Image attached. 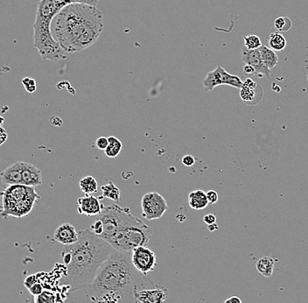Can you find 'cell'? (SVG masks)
I'll list each match as a JSON object with an SVG mask.
<instances>
[{
    "label": "cell",
    "mask_w": 308,
    "mask_h": 303,
    "mask_svg": "<svg viewBox=\"0 0 308 303\" xmlns=\"http://www.w3.org/2000/svg\"><path fill=\"white\" fill-rule=\"evenodd\" d=\"M154 285L148 275L134 268L131 252L114 250L84 291L92 302L138 303L136 292Z\"/></svg>",
    "instance_id": "cell-1"
},
{
    "label": "cell",
    "mask_w": 308,
    "mask_h": 303,
    "mask_svg": "<svg viewBox=\"0 0 308 303\" xmlns=\"http://www.w3.org/2000/svg\"><path fill=\"white\" fill-rule=\"evenodd\" d=\"M114 250L106 240L96 236L90 230H80L78 241L65 246L61 252L66 272L60 278V285L71 291L88 288Z\"/></svg>",
    "instance_id": "cell-2"
},
{
    "label": "cell",
    "mask_w": 308,
    "mask_h": 303,
    "mask_svg": "<svg viewBox=\"0 0 308 303\" xmlns=\"http://www.w3.org/2000/svg\"><path fill=\"white\" fill-rule=\"evenodd\" d=\"M103 31V14L96 6L70 4L53 18L51 32L66 53H78L93 46Z\"/></svg>",
    "instance_id": "cell-3"
},
{
    "label": "cell",
    "mask_w": 308,
    "mask_h": 303,
    "mask_svg": "<svg viewBox=\"0 0 308 303\" xmlns=\"http://www.w3.org/2000/svg\"><path fill=\"white\" fill-rule=\"evenodd\" d=\"M0 216L22 218L32 212L36 200L39 199L35 188L23 184L10 185L2 193Z\"/></svg>",
    "instance_id": "cell-4"
},
{
    "label": "cell",
    "mask_w": 308,
    "mask_h": 303,
    "mask_svg": "<svg viewBox=\"0 0 308 303\" xmlns=\"http://www.w3.org/2000/svg\"><path fill=\"white\" fill-rule=\"evenodd\" d=\"M53 20L36 14L33 23V46L43 60L59 62L67 59V54L51 32Z\"/></svg>",
    "instance_id": "cell-5"
},
{
    "label": "cell",
    "mask_w": 308,
    "mask_h": 303,
    "mask_svg": "<svg viewBox=\"0 0 308 303\" xmlns=\"http://www.w3.org/2000/svg\"><path fill=\"white\" fill-rule=\"evenodd\" d=\"M150 226L139 219L138 222L116 233L107 242L115 250L131 252L139 246H147L152 238Z\"/></svg>",
    "instance_id": "cell-6"
},
{
    "label": "cell",
    "mask_w": 308,
    "mask_h": 303,
    "mask_svg": "<svg viewBox=\"0 0 308 303\" xmlns=\"http://www.w3.org/2000/svg\"><path fill=\"white\" fill-rule=\"evenodd\" d=\"M98 219L103 222V232L100 238L106 241L116 233L139 220L138 218L131 214L129 208H122L117 204L103 207V212L100 214Z\"/></svg>",
    "instance_id": "cell-7"
},
{
    "label": "cell",
    "mask_w": 308,
    "mask_h": 303,
    "mask_svg": "<svg viewBox=\"0 0 308 303\" xmlns=\"http://www.w3.org/2000/svg\"><path fill=\"white\" fill-rule=\"evenodd\" d=\"M142 216L146 220H157L163 216L168 210L166 199L158 192H149L141 200Z\"/></svg>",
    "instance_id": "cell-8"
},
{
    "label": "cell",
    "mask_w": 308,
    "mask_h": 303,
    "mask_svg": "<svg viewBox=\"0 0 308 303\" xmlns=\"http://www.w3.org/2000/svg\"><path fill=\"white\" fill-rule=\"evenodd\" d=\"M241 78L228 73L223 67L217 66L216 70L209 72L202 81L205 92H212L214 88L220 85H229L234 88H241L243 86Z\"/></svg>",
    "instance_id": "cell-9"
},
{
    "label": "cell",
    "mask_w": 308,
    "mask_h": 303,
    "mask_svg": "<svg viewBox=\"0 0 308 303\" xmlns=\"http://www.w3.org/2000/svg\"><path fill=\"white\" fill-rule=\"evenodd\" d=\"M131 262L141 274L148 275L157 268L156 254L147 246H139L131 250Z\"/></svg>",
    "instance_id": "cell-10"
},
{
    "label": "cell",
    "mask_w": 308,
    "mask_h": 303,
    "mask_svg": "<svg viewBox=\"0 0 308 303\" xmlns=\"http://www.w3.org/2000/svg\"><path fill=\"white\" fill-rule=\"evenodd\" d=\"M242 60L251 65L256 70V76L271 79V70L266 67L261 57L259 50H249L245 46L242 48Z\"/></svg>",
    "instance_id": "cell-11"
},
{
    "label": "cell",
    "mask_w": 308,
    "mask_h": 303,
    "mask_svg": "<svg viewBox=\"0 0 308 303\" xmlns=\"http://www.w3.org/2000/svg\"><path fill=\"white\" fill-rule=\"evenodd\" d=\"M138 303H166L168 298V291L166 288L155 284L150 288L138 290L136 292Z\"/></svg>",
    "instance_id": "cell-12"
},
{
    "label": "cell",
    "mask_w": 308,
    "mask_h": 303,
    "mask_svg": "<svg viewBox=\"0 0 308 303\" xmlns=\"http://www.w3.org/2000/svg\"><path fill=\"white\" fill-rule=\"evenodd\" d=\"M264 90L262 86L248 78L243 82L240 88V98L242 100L250 106L258 104L262 100Z\"/></svg>",
    "instance_id": "cell-13"
},
{
    "label": "cell",
    "mask_w": 308,
    "mask_h": 303,
    "mask_svg": "<svg viewBox=\"0 0 308 303\" xmlns=\"http://www.w3.org/2000/svg\"><path fill=\"white\" fill-rule=\"evenodd\" d=\"M77 207L79 214L94 216L102 213L104 205L100 202L99 198H95L92 194H86L85 196L77 199Z\"/></svg>",
    "instance_id": "cell-14"
},
{
    "label": "cell",
    "mask_w": 308,
    "mask_h": 303,
    "mask_svg": "<svg viewBox=\"0 0 308 303\" xmlns=\"http://www.w3.org/2000/svg\"><path fill=\"white\" fill-rule=\"evenodd\" d=\"M53 240L64 246H71L79 240V232L73 224L65 222L57 227L53 233Z\"/></svg>",
    "instance_id": "cell-15"
},
{
    "label": "cell",
    "mask_w": 308,
    "mask_h": 303,
    "mask_svg": "<svg viewBox=\"0 0 308 303\" xmlns=\"http://www.w3.org/2000/svg\"><path fill=\"white\" fill-rule=\"evenodd\" d=\"M22 182L28 187L39 186L42 184V173L32 163L22 162Z\"/></svg>",
    "instance_id": "cell-16"
},
{
    "label": "cell",
    "mask_w": 308,
    "mask_h": 303,
    "mask_svg": "<svg viewBox=\"0 0 308 303\" xmlns=\"http://www.w3.org/2000/svg\"><path fill=\"white\" fill-rule=\"evenodd\" d=\"M1 180L5 185H18L22 182V162H15L0 173Z\"/></svg>",
    "instance_id": "cell-17"
},
{
    "label": "cell",
    "mask_w": 308,
    "mask_h": 303,
    "mask_svg": "<svg viewBox=\"0 0 308 303\" xmlns=\"http://www.w3.org/2000/svg\"><path fill=\"white\" fill-rule=\"evenodd\" d=\"M188 204L193 210H196L207 208V206L209 204L207 198V193L201 190L192 191L188 196Z\"/></svg>",
    "instance_id": "cell-18"
},
{
    "label": "cell",
    "mask_w": 308,
    "mask_h": 303,
    "mask_svg": "<svg viewBox=\"0 0 308 303\" xmlns=\"http://www.w3.org/2000/svg\"><path fill=\"white\" fill-rule=\"evenodd\" d=\"M274 266H275L274 260L269 256L261 258L256 264L257 271L266 278H270L273 276Z\"/></svg>",
    "instance_id": "cell-19"
},
{
    "label": "cell",
    "mask_w": 308,
    "mask_h": 303,
    "mask_svg": "<svg viewBox=\"0 0 308 303\" xmlns=\"http://www.w3.org/2000/svg\"><path fill=\"white\" fill-rule=\"evenodd\" d=\"M101 190L103 192V196H100L99 200L103 198H108L111 201L118 202L120 201L121 191L117 185L114 184L113 182H108L106 184L101 187Z\"/></svg>",
    "instance_id": "cell-20"
},
{
    "label": "cell",
    "mask_w": 308,
    "mask_h": 303,
    "mask_svg": "<svg viewBox=\"0 0 308 303\" xmlns=\"http://www.w3.org/2000/svg\"><path fill=\"white\" fill-rule=\"evenodd\" d=\"M259 52L261 54L263 62L266 65V67L269 70H272L273 68L277 66V64H279V57L277 56L276 52L271 50L268 46H264L259 48Z\"/></svg>",
    "instance_id": "cell-21"
},
{
    "label": "cell",
    "mask_w": 308,
    "mask_h": 303,
    "mask_svg": "<svg viewBox=\"0 0 308 303\" xmlns=\"http://www.w3.org/2000/svg\"><path fill=\"white\" fill-rule=\"evenodd\" d=\"M270 48L273 51H283L287 46V40L280 32H272L268 37Z\"/></svg>",
    "instance_id": "cell-22"
},
{
    "label": "cell",
    "mask_w": 308,
    "mask_h": 303,
    "mask_svg": "<svg viewBox=\"0 0 308 303\" xmlns=\"http://www.w3.org/2000/svg\"><path fill=\"white\" fill-rule=\"evenodd\" d=\"M108 140H109V144L106 149L104 150V152L107 157H109L110 159H114L117 156H119V154L122 151V148H123V144L117 138L114 137V136L108 138Z\"/></svg>",
    "instance_id": "cell-23"
},
{
    "label": "cell",
    "mask_w": 308,
    "mask_h": 303,
    "mask_svg": "<svg viewBox=\"0 0 308 303\" xmlns=\"http://www.w3.org/2000/svg\"><path fill=\"white\" fill-rule=\"evenodd\" d=\"M79 186L81 190L85 194H92L97 192L98 184L96 179L93 176L83 177L79 182Z\"/></svg>",
    "instance_id": "cell-24"
},
{
    "label": "cell",
    "mask_w": 308,
    "mask_h": 303,
    "mask_svg": "<svg viewBox=\"0 0 308 303\" xmlns=\"http://www.w3.org/2000/svg\"><path fill=\"white\" fill-rule=\"evenodd\" d=\"M244 40H245V48L249 50H259L262 46L261 40L258 36L251 34V36H245Z\"/></svg>",
    "instance_id": "cell-25"
},
{
    "label": "cell",
    "mask_w": 308,
    "mask_h": 303,
    "mask_svg": "<svg viewBox=\"0 0 308 303\" xmlns=\"http://www.w3.org/2000/svg\"><path fill=\"white\" fill-rule=\"evenodd\" d=\"M292 20L287 17H279L274 22V26L278 29L280 32H287L292 28Z\"/></svg>",
    "instance_id": "cell-26"
},
{
    "label": "cell",
    "mask_w": 308,
    "mask_h": 303,
    "mask_svg": "<svg viewBox=\"0 0 308 303\" xmlns=\"http://www.w3.org/2000/svg\"><path fill=\"white\" fill-rule=\"evenodd\" d=\"M34 303H54V296L49 292H43L41 294L35 296Z\"/></svg>",
    "instance_id": "cell-27"
},
{
    "label": "cell",
    "mask_w": 308,
    "mask_h": 303,
    "mask_svg": "<svg viewBox=\"0 0 308 303\" xmlns=\"http://www.w3.org/2000/svg\"><path fill=\"white\" fill-rule=\"evenodd\" d=\"M22 84L24 85L25 90L28 92V93H33L36 92V82L34 79L32 78H25L22 80Z\"/></svg>",
    "instance_id": "cell-28"
},
{
    "label": "cell",
    "mask_w": 308,
    "mask_h": 303,
    "mask_svg": "<svg viewBox=\"0 0 308 303\" xmlns=\"http://www.w3.org/2000/svg\"><path fill=\"white\" fill-rule=\"evenodd\" d=\"M89 230H90V232H91L94 233L96 236H102V234L103 232V222L100 220V219H97L96 221L94 222V224H91V226L89 227Z\"/></svg>",
    "instance_id": "cell-29"
},
{
    "label": "cell",
    "mask_w": 308,
    "mask_h": 303,
    "mask_svg": "<svg viewBox=\"0 0 308 303\" xmlns=\"http://www.w3.org/2000/svg\"><path fill=\"white\" fill-rule=\"evenodd\" d=\"M109 144V140H108V138L106 137H99L96 141V148L100 149V150H105L107 146Z\"/></svg>",
    "instance_id": "cell-30"
},
{
    "label": "cell",
    "mask_w": 308,
    "mask_h": 303,
    "mask_svg": "<svg viewBox=\"0 0 308 303\" xmlns=\"http://www.w3.org/2000/svg\"><path fill=\"white\" fill-rule=\"evenodd\" d=\"M28 291L30 292V294L34 296V297L41 294L44 292V291H43L42 286L40 285L38 282L32 286V288H30L28 289Z\"/></svg>",
    "instance_id": "cell-31"
},
{
    "label": "cell",
    "mask_w": 308,
    "mask_h": 303,
    "mask_svg": "<svg viewBox=\"0 0 308 303\" xmlns=\"http://www.w3.org/2000/svg\"><path fill=\"white\" fill-rule=\"evenodd\" d=\"M69 4H83L96 6L99 0H68Z\"/></svg>",
    "instance_id": "cell-32"
},
{
    "label": "cell",
    "mask_w": 308,
    "mask_h": 303,
    "mask_svg": "<svg viewBox=\"0 0 308 303\" xmlns=\"http://www.w3.org/2000/svg\"><path fill=\"white\" fill-rule=\"evenodd\" d=\"M207 198L209 204H215L218 201V194L215 190H209L207 192Z\"/></svg>",
    "instance_id": "cell-33"
},
{
    "label": "cell",
    "mask_w": 308,
    "mask_h": 303,
    "mask_svg": "<svg viewBox=\"0 0 308 303\" xmlns=\"http://www.w3.org/2000/svg\"><path fill=\"white\" fill-rule=\"evenodd\" d=\"M35 283H37L35 275H30L28 277H26L24 280V285L27 289L32 288V286L34 285Z\"/></svg>",
    "instance_id": "cell-34"
},
{
    "label": "cell",
    "mask_w": 308,
    "mask_h": 303,
    "mask_svg": "<svg viewBox=\"0 0 308 303\" xmlns=\"http://www.w3.org/2000/svg\"><path fill=\"white\" fill-rule=\"evenodd\" d=\"M195 160L194 156H186L182 158V163L186 166H192L195 164Z\"/></svg>",
    "instance_id": "cell-35"
},
{
    "label": "cell",
    "mask_w": 308,
    "mask_h": 303,
    "mask_svg": "<svg viewBox=\"0 0 308 303\" xmlns=\"http://www.w3.org/2000/svg\"><path fill=\"white\" fill-rule=\"evenodd\" d=\"M8 138V134L4 127L0 126V146L4 144Z\"/></svg>",
    "instance_id": "cell-36"
},
{
    "label": "cell",
    "mask_w": 308,
    "mask_h": 303,
    "mask_svg": "<svg viewBox=\"0 0 308 303\" xmlns=\"http://www.w3.org/2000/svg\"><path fill=\"white\" fill-rule=\"evenodd\" d=\"M244 74H245V76H256V70L251 65L245 64V67H244Z\"/></svg>",
    "instance_id": "cell-37"
},
{
    "label": "cell",
    "mask_w": 308,
    "mask_h": 303,
    "mask_svg": "<svg viewBox=\"0 0 308 303\" xmlns=\"http://www.w3.org/2000/svg\"><path fill=\"white\" fill-rule=\"evenodd\" d=\"M203 221H204L206 224L210 226V224H216V216L215 215H213V214L206 215L203 218Z\"/></svg>",
    "instance_id": "cell-38"
},
{
    "label": "cell",
    "mask_w": 308,
    "mask_h": 303,
    "mask_svg": "<svg viewBox=\"0 0 308 303\" xmlns=\"http://www.w3.org/2000/svg\"><path fill=\"white\" fill-rule=\"evenodd\" d=\"M224 303H243L238 296H231L224 302Z\"/></svg>",
    "instance_id": "cell-39"
},
{
    "label": "cell",
    "mask_w": 308,
    "mask_h": 303,
    "mask_svg": "<svg viewBox=\"0 0 308 303\" xmlns=\"http://www.w3.org/2000/svg\"><path fill=\"white\" fill-rule=\"evenodd\" d=\"M50 121H51V123L53 124V126H56V122L60 124H62V121H61V120L59 118L58 116H53V118L50 120Z\"/></svg>",
    "instance_id": "cell-40"
},
{
    "label": "cell",
    "mask_w": 308,
    "mask_h": 303,
    "mask_svg": "<svg viewBox=\"0 0 308 303\" xmlns=\"http://www.w3.org/2000/svg\"><path fill=\"white\" fill-rule=\"evenodd\" d=\"M209 227V230L210 232H214V230H216L218 229V226L216 224H210V226H208Z\"/></svg>",
    "instance_id": "cell-41"
},
{
    "label": "cell",
    "mask_w": 308,
    "mask_h": 303,
    "mask_svg": "<svg viewBox=\"0 0 308 303\" xmlns=\"http://www.w3.org/2000/svg\"><path fill=\"white\" fill-rule=\"evenodd\" d=\"M4 118L3 116H0V126H2V124H4Z\"/></svg>",
    "instance_id": "cell-42"
},
{
    "label": "cell",
    "mask_w": 308,
    "mask_h": 303,
    "mask_svg": "<svg viewBox=\"0 0 308 303\" xmlns=\"http://www.w3.org/2000/svg\"></svg>",
    "instance_id": "cell-43"
}]
</instances>
